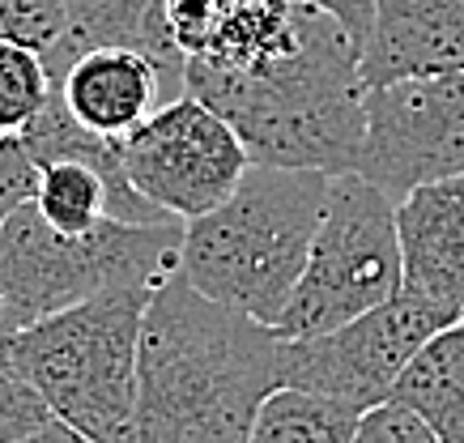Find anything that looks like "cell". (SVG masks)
I'll list each match as a JSON object with an SVG mask.
<instances>
[{
	"mask_svg": "<svg viewBox=\"0 0 464 443\" xmlns=\"http://www.w3.org/2000/svg\"><path fill=\"white\" fill-rule=\"evenodd\" d=\"M362 414L366 409L324 392L277 388L260 405L247 443H353Z\"/></svg>",
	"mask_w": 464,
	"mask_h": 443,
	"instance_id": "obj_15",
	"label": "cell"
},
{
	"mask_svg": "<svg viewBox=\"0 0 464 443\" xmlns=\"http://www.w3.org/2000/svg\"><path fill=\"white\" fill-rule=\"evenodd\" d=\"M47 418H52V409L26 384V375L17 371L14 332H0V443L26 439L30 430H39Z\"/></svg>",
	"mask_w": 464,
	"mask_h": 443,
	"instance_id": "obj_17",
	"label": "cell"
},
{
	"mask_svg": "<svg viewBox=\"0 0 464 443\" xmlns=\"http://www.w3.org/2000/svg\"><path fill=\"white\" fill-rule=\"evenodd\" d=\"M69 0H0V39H14L47 56L64 39Z\"/></svg>",
	"mask_w": 464,
	"mask_h": 443,
	"instance_id": "obj_18",
	"label": "cell"
},
{
	"mask_svg": "<svg viewBox=\"0 0 464 443\" xmlns=\"http://www.w3.org/2000/svg\"><path fill=\"white\" fill-rule=\"evenodd\" d=\"M405 290L396 200L358 171L333 175V192L311 239L307 269L298 277L277 332L320 337Z\"/></svg>",
	"mask_w": 464,
	"mask_h": 443,
	"instance_id": "obj_6",
	"label": "cell"
},
{
	"mask_svg": "<svg viewBox=\"0 0 464 443\" xmlns=\"http://www.w3.org/2000/svg\"><path fill=\"white\" fill-rule=\"evenodd\" d=\"M464 72V0H375L362 82Z\"/></svg>",
	"mask_w": 464,
	"mask_h": 443,
	"instance_id": "obj_12",
	"label": "cell"
},
{
	"mask_svg": "<svg viewBox=\"0 0 464 443\" xmlns=\"http://www.w3.org/2000/svg\"><path fill=\"white\" fill-rule=\"evenodd\" d=\"M183 90L209 102L239 132L256 167L285 171H358L366 137L362 47L337 17L307 9L298 52L265 69L183 64Z\"/></svg>",
	"mask_w": 464,
	"mask_h": 443,
	"instance_id": "obj_2",
	"label": "cell"
},
{
	"mask_svg": "<svg viewBox=\"0 0 464 443\" xmlns=\"http://www.w3.org/2000/svg\"><path fill=\"white\" fill-rule=\"evenodd\" d=\"M358 175L405 200L413 188L464 175V72L366 86Z\"/></svg>",
	"mask_w": 464,
	"mask_h": 443,
	"instance_id": "obj_9",
	"label": "cell"
},
{
	"mask_svg": "<svg viewBox=\"0 0 464 443\" xmlns=\"http://www.w3.org/2000/svg\"><path fill=\"white\" fill-rule=\"evenodd\" d=\"M333 175L252 167L209 214L183 222L179 277L205 299L260 324H282L307 269Z\"/></svg>",
	"mask_w": 464,
	"mask_h": 443,
	"instance_id": "obj_3",
	"label": "cell"
},
{
	"mask_svg": "<svg viewBox=\"0 0 464 443\" xmlns=\"http://www.w3.org/2000/svg\"><path fill=\"white\" fill-rule=\"evenodd\" d=\"M154 290L120 286L14 332V358L52 418L94 443H137V362Z\"/></svg>",
	"mask_w": 464,
	"mask_h": 443,
	"instance_id": "obj_4",
	"label": "cell"
},
{
	"mask_svg": "<svg viewBox=\"0 0 464 443\" xmlns=\"http://www.w3.org/2000/svg\"><path fill=\"white\" fill-rule=\"evenodd\" d=\"M34 179H39V162L17 137L0 141V226L9 222L14 209H22L34 197Z\"/></svg>",
	"mask_w": 464,
	"mask_h": 443,
	"instance_id": "obj_20",
	"label": "cell"
},
{
	"mask_svg": "<svg viewBox=\"0 0 464 443\" xmlns=\"http://www.w3.org/2000/svg\"><path fill=\"white\" fill-rule=\"evenodd\" d=\"M183 222H102L90 235H60L22 205L0 226V332H22L102 290H158L179 273Z\"/></svg>",
	"mask_w": 464,
	"mask_h": 443,
	"instance_id": "obj_5",
	"label": "cell"
},
{
	"mask_svg": "<svg viewBox=\"0 0 464 443\" xmlns=\"http://www.w3.org/2000/svg\"><path fill=\"white\" fill-rule=\"evenodd\" d=\"M52 82L72 120L111 141H124L162 102L183 94V82H175L154 56L137 47H90L72 56Z\"/></svg>",
	"mask_w": 464,
	"mask_h": 443,
	"instance_id": "obj_10",
	"label": "cell"
},
{
	"mask_svg": "<svg viewBox=\"0 0 464 443\" xmlns=\"http://www.w3.org/2000/svg\"><path fill=\"white\" fill-rule=\"evenodd\" d=\"M285 337L205 299L179 273L150 294L137 362V443H247L277 388Z\"/></svg>",
	"mask_w": 464,
	"mask_h": 443,
	"instance_id": "obj_1",
	"label": "cell"
},
{
	"mask_svg": "<svg viewBox=\"0 0 464 443\" xmlns=\"http://www.w3.org/2000/svg\"><path fill=\"white\" fill-rule=\"evenodd\" d=\"M120 154L128 184L179 222L218 209L256 167L239 132L188 90L162 102L137 132H128Z\"/></svg>",
	"mask_w": 464,
	"mask_h": 443,
	"instance_id": "obj_7",
	"label": "cell"
},
{
	"mask_svg": "<svg viewBox=\"0 0 464 443\" xmlns=\"http://www.w3.org/2000/svg\"><path fill=\"white\" fill-rule=\"evenodd\" d=\"M17 443H94L90 435H82L77 427H69V422H60V418H47L39 430H30L26 439Z\"/></svg>",
	"mask_w": 464,
	"mask_h": 443,
	"instance_id": "obj_22",
	"label": "cell"
},
{
	"mask_svg": "<svg viewBox=\"0 0 464 443\" xmlns=\"http://www.w3.org/2000/svg\"><path fill=\"white\" fill-rule=\"evenodd\" d=\"M456 315L435 303L401 290L396 299L380 303L375 312L358 315L320 337H285L282 375L285 388H307L324 397L350 400L371 409L392 397L396 380L439 329H448Z\"/></svg>",
	"mask_w": 464,
	"mask_h": 443,
	"instance_id": "obj_8",
	"label": "cell"
},
{
	"mask_svg": "<svg viewBox=\"0 0 464 443\" xmlns=\"http://www.w3.org/2000/svg\"><path fill=\"white\" fill-rule=\"evenodd\" d=\"M295 5H311L320 14L337 17L353 34V43L366 47V34H371V22H375V0H295Z\"/></svg>",
	"mask_w": 464,
	"mask_h": 443,
	"instance_id": "obj_21",
	"label": "cell"
},
{
	"mask_svg": "<svg viewBox=\"0 0 464 443\" xmlns=\"http://www.w3.org/2000/svg\"><path fill=\"white\" fill-rule=\"evenodd\" d=\"M56 82L47 72V60L34 47L0 39V141L22 137L34 124V115L52 102Z\"/></svg>",
	"mask_w": 464,
	"mask_h": 443,
	"instance_id": "obj_16",
	"label": "cell"
},
{
	"mask_svg": "<svg viewBox=\"0 0 464 443\" xmlns=\"http://www.w3.org/2000/svg\"><path fill=\"white\" fill-rule=\"evenodd\" d=\"M388 400L409 405L443 443H464V320H451L409 358Z\"/></svg>",
	"mask_w": 464,
	"mask_h": 443,
	"instance_id": "obj_14",
	"label": "cell"
},
{
	"mask_svg": "<svg viewBox=\"0 0 464 443\" xmlns=\"http://www.w3.org/2000/svg\"><path fill=\"white\" fill-rule=\"evenodd\" d=\"M405 290L460 320L464 312V175L435 179L396 200Z\"/></svg>",
	"mask_w": 464,
	"mask_h": 443,
	"instance_id": "obj_11",
	"label": "cell"
},
{
	"mask_svg": "<svg viewBox=\"0 0 464 443\" xmlns=\"http://www.w3.org/2000/svg\"><path fill=\"white\" fill-rule=\"evenodd\" d=\"M353 443H443L422 418L401 400H380L371 405L353 430Z\"/></svg>",
	"mask_w": 464,
	"mask_h": 443,
	"instance_id": "obj_19",
	"label": "cell"
},
{
	"mask_svg": "<svg viewBox=\"0 0 464 443\" xmlns=\"http://www.w3.org/2000/svg\"><path fill=\"white\" fill-rule=\"evenodd\" d=\"M162 5L167 0H69L64 39L43 56L47 72L56 77L72 56H82L90 47H137L145 56H154L175 82H183V56L170 47Z\"/></svg>",
	"mask_w": 464,
	"mask_h": 443,
	"instance_id": "obj_13",
	"label": "cell"
},
{
	"mask_svg": "<svg viewBox=\"0 0 464 443\" xmlns=\"http://www.w3.org/2000/svg\"><path fill=\"white\" fill-rule=\"evenodd\" d=\"M460 320H464V312H460Z\"/></svg>",
	"mask_w": 464,
	"mask_h": 443,
	"instance_id": "obj_23",
	"label": "cell"
}]
</instances>
